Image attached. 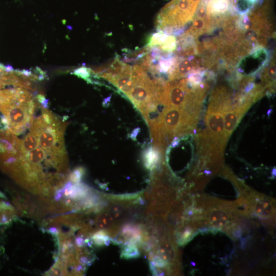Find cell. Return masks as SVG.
Instances as JSON below:
<instances>
[{
    "label": "cell",
    "mask_w": 276,
    "mask_h": 276,
    "mask_svg": "<svg viewBox=\"0 0 276 276\" xmlns=\"http://www.w3.org/2000/svg\"><path fill=\"white\" fill-rule=\"evenodd\" d=\"M40 109L27 134L20 139L7 173L27 189L49 195L62 187L67 178L64 137L67 123L47 108L41 106Z\"/></svg>",
    "instance_id": "1"
},
{
    "label": "cell",
    "mask_w": 276,
    "mask_h": 276,
    "mask_svg": "<svg viewBox=\"0 0 276 276\" xmlns=\"http://www.w3.org/2000/svg\"><path fill=\"white\" fill-rule=\"evenodd\" d=\"M29 89L14 87L0 89L2 129L17 135L30 127L36 109L40 104Z\"/></svg>",
    "instance_id": "2"
},
{
    "label": "cell",
    "mask_w": 276,
    "mask_h": 276,
    "mask_svg": "<svg viewBox=\"0 0 276 276\" xmlns=\"http://www.w3.org/2000/svg\"><path fill=\"white\" fill-rule=\"evenodd\" d=\"M227 94L214 91L205 118V129L198 135L199 151L211 156H220L227 141L224 131V115L232 107Z\"/></svg>",
    "instance_id": "3"
},
{
    "label": "cell",
    "mask_w": 276,
    "mask_h": 276,
    "mask_svg": "<svg viewBox=\"0 0 276 276\" xmlns=\"http://www.w3.org/2000/svg\"><path fill=\"white\" fill-rule=\"evenodd\" d=\"M201 1H171L158 13L157 29L166 33H179L181 28L193 19Z\"/></svg>",
    "instance_id": "4"
},
{
    "label": "cell",
    "mask_w": 276,
    "mask_h": 276,
    "mask_svg": "<svg viewBox=\"0 0 276 276\" xmlns=\"http://www.w3.org/2000/svg\"><path fill=\"white\" fill-rule=\"evenodd\" d=\"M20 139L16 135L0 129V168L5 171L16 154Z\"/></svg>",
    "instance_id": "5"
},
{
    "label": "cell",
    "mask_w": 276,
    "mask_h": 276,
    "mask_svg": "<svg viewBox=\"0 0 276 276\" xmlns=\"http://www.w3.org/2000/svg\"><path fill=\"white\" fill-rule=\"evenodd\" d=\"M106 80L127 96L132 89L135 82L132 66L127 64L121 73L111 76Z\"/></svg>",
    "instance_id": "6"
},
{
    "label": "cell",
    "mask_w": 276,
    "mask_h": 276,
    "mask_svg": "<svg viewBox=\"0 0 276 276\" xmlns=\"http://www.w3.org/2000/svg\"><path fill=\"white\" fill-rule=\"evenodd\" d=\"M159 150L158 148L149 147L144 153V159L146 166L148 168H152L157 162L159 158Z\"/></svg>",
    "instance_id": "7"
},
{
    "label": "cell",
    "mask_w": 276,
    "mask_h": 276,
    "mask_svg": "<svg viewBox=\"0 0 276 276\" xmlns=\"http://www.w3.org/2000/svg\"><path fill=\"white\" fill-rule=\"evenodd\" d=\"M74 74L81 77L89 83H92L90 77L91 76V69L86 67H80L76 69Z\"/></svg>",
    "instance_id": "8"
},
{
    "label": "cell",
    "mask_w": 276,
    "mask_h": 276,
    "mask_svg": "<svg viewBox=\"0 0 276 276\" xmlns=\"http://www.w3.org/2000/svg\"><path fill=\"white\" fill-rule=\"evenodd\" d=\"M83 170L82 168H78L73 171L70 175V179L74 182H78L80 180L83 174Z\"/></svg>",
    "instance_id": "9"
}]
</instances>
